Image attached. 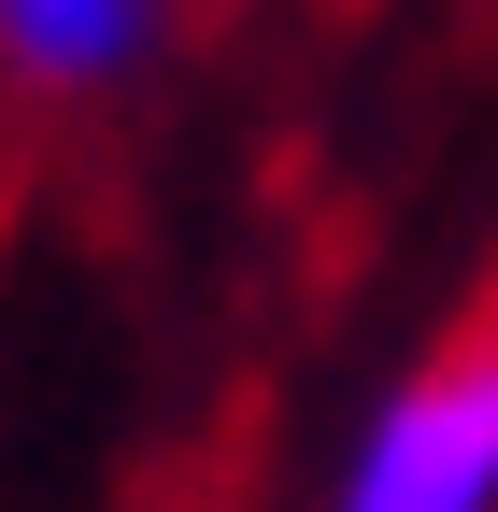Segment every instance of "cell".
<instances>
[{
    "mask_svg": "<svg viewBox=\"0 0 498 512\" xmlns=\"http://www.w3.org/2000/svg\"><path fill=\"white\" fill-rule=\"evenodd\" d=\"M328 512H498V313L442 328L342 441Z\"/></svg>",
    "mask_w": 498,
    "mask_h": 512,
    "instance_id": "6da1fadb",
    "label": "cell"
},
{
    "mask_svg": "<svg viewBox=\"0 0 498 512\" xmlns=\"http://www.w3.org/2000/svg\"><path fill=\"white\" fill-rule=\"evenodd\" d=\"M171 43V0H0V86L29 100H114Z\"/></svg>",
    "mask_w": 498,
    "mask_h": 512,
    "instance_id": "7a4b0ae2",
    "label": "cell"
}]
</instances>
